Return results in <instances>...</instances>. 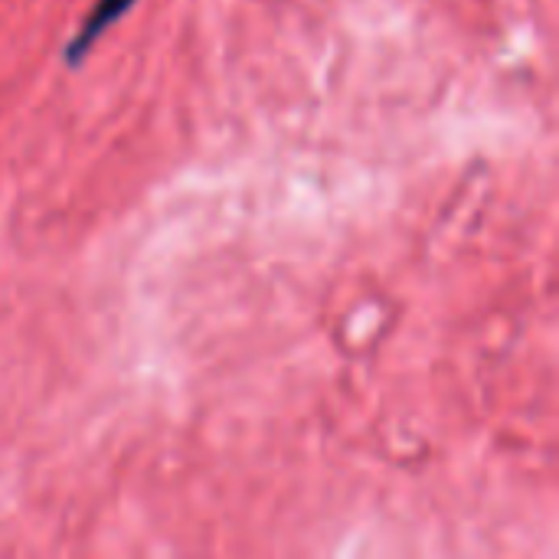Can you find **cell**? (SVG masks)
<instances>
[{
  "label": "cell",
  "mask_w": 559,
  "mask_h": 559,
  "mask_svg": "<svg viewBox=\"0 0 559 559\" xmlns=\"http://www.w3.org/2000/svg\"><path fill=\"white\" fill-rule=\"evenodd\" d=\"M131 3H134V0H95L92 10H88L85 20H82V26L75 29V36H72L69 46H66V62H69V66H79L82 56L95 46V39H98L115 20H121V16L131 10Z\"/></svg>",
  "instance_id": "6da1fadb"
}]
</instances>
